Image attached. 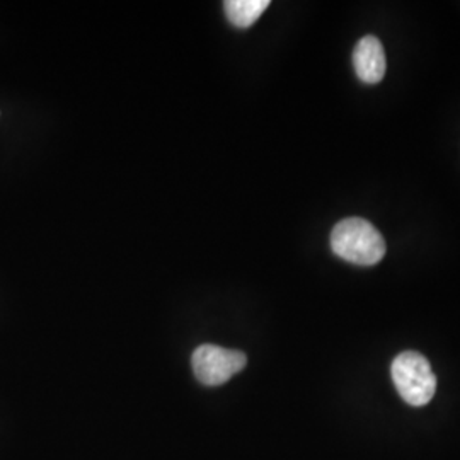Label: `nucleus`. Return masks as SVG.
Wrapping results in <instances>:
<instances>
[{"label":"nucleus","instance_id":"obj_4","mask_svg":"<svg viewBox=\"0 0 460 460\" xmlns=\"http://www.w3.org/2000/svg\"><path fill=\"white\" fill-rule=\"evenodd\" d=\"M353 66L362 83L374 85L384 79L387 60L378 38L372 34L363 36L353 51Z\"/></svg>","mask_w":460,"mask_h":460},{"label":"nucleus","instance_id":"obj_3","mask_svg":"<svg viewBox=\"0 0 460 460\" xmlns=\"http://www.w3.org/2000/svg\"><path fill=\"white\" fill-rule=\"evenodd\" d=\"M191 365L198 382L208 387H217L229 382L235 374L244 370L247 357L237 349H227L217 345H201L193 351Z\"/></svg>","mask_w":460,"mask_h":460},{"label":"nucleus","instance_id":"obj_1","mask_svg":"<svg viewBox=\"0 0 460 460\" xmlns=\"http://www.w3.org/2000/svg\"><path fill=\"white\" fill-rule=\"evenodd\" d=\"M332 252L348 263L374 266L385 256V241L368 220L349 217L334 226L331 232Z\"/></svg>","mask_w":460,"mask_h":460},{"label":"nucleus","instance_id":"obj_5","mask_svg":"<svg viewBox=\"0 0 460 460\" xmlns=\"http://www.w3.org/2000/svg\"><path fill=\"white\" fill-rule=\"evenodd\" d=\"M268 7H270V0H227L224 4L230 24L243 30L252 26L260 17L263 16Z\"/></svg>","mask_w":460,"mask_h":460},{"label":"nucleus","instance_id":"obj_2","mask_svg":"<svg viewBox=\"0 0 460 460\" xmlns=\"http://www.w3.org/2000/svg\"><path fill=\"white\" fill-rule=\"evenodd\" d=\"M391 374L397 393L410 406H427L437 393V377L431 365L418 351L397 355L391 365Z\"/></svg>","mask_w":460,"mask_h":460}]
</instances>
